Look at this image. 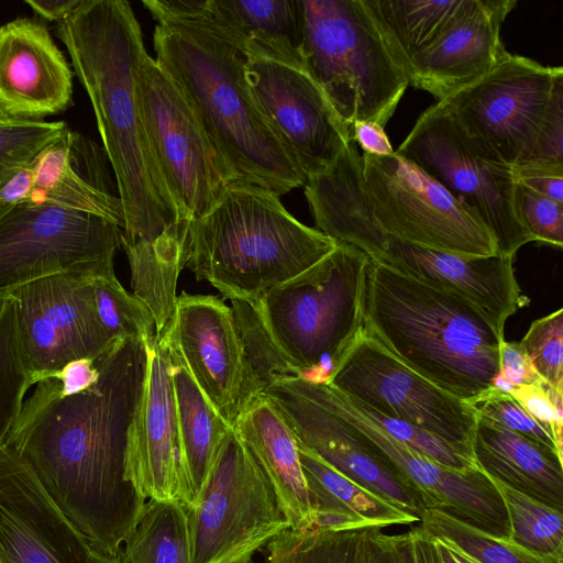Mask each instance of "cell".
<instances>
[{"label":"cell","instance_id":"6da1fadb","mask_svg":"<svg viewBox=\"0 0 563 563\" xmlns=\"http://www.w3.org/2000/svg\"><path fill=\"white\" fill-rule=\"evenodd\" d=\"M95 362L98 378L80 393L62 395L55 377L37 382L3 444L90 545L115 556L146 503L126 476L144 343L117 341Z\"/></svg>","mask_w":563,"mask_h":563},{"label":"cell","instance_id":"7a4b0ae2","mask_svg":"<svg viewBox=\"0 0 563 563\" xmlns=\"http://www.w3.org/2000/svg\"><path fill=\"white\" fill-rule=\"evenodd\" d=\"M157 21L155 62L184 95L221 159L231 186L283 196L306 178L257 106L249 56L218 32L191 0H144Z\"/></svg>","mask_w":563,"mask_h":563},{"label":"cell","instance_id":"3957f363","mask_svg":"<svg viewBox=\"0 0 563 563\" xmlns=\"http://www.w3.org/2000/svg\"><path fill=\"white\" fill-rule=\"evenodd\" d=\"M85 88L123 206L121 240H152L179 220L144 133L135 73L147 53L128 1L80 0L57 23Z\"/></svg>","mask_w":563,"mask_h":563},{"label":"cell","instance_id":"277c9868","mask_svg":"<svg viewBox=\"0 0 563 563\" xmlns=\"http://www.w3.org/2000/svg\"><path fill=\"white\" fill-rule=\"evenodd\" d=\"M364 329L410 369L473 404L499 373L504 330L463 296L369 256Z\"/></svg>","mask_w":563,"mask_h":563},{"label":"cell","instance_id":"5b68a950","mask_svg":"<svg viewBox=\"0 0 563 563\" xmlns=\"http://www.w3.org/2000/svg\"><path fill=\"white\" fill-rule=\"evenodd\" d=\"M186 266L227 299L255 303L296 277L338 243L294 218L279 196L256 186H229L202 217L185 227Z\"/></svg>","mask_w":563,"mask_h":563},{"label":"cell","instance_id":"8992f818","mask_svg":"<svg viewBox=\"0 0 563 563\" xmlns=\"http://www.w3.org/2000/svg\"><path fill=\"white\" fill-rule=\"evenodd\" d=\"M369 256L344 243L252 303L301 378L328 384L364 330Z\"/></svg>","mask_w":563,"mask_h":563},{"label":"cell","instance_id":"52a82bcc","mask_svg":"<svg viewBox=\"0 0 563 563\" xmlns=\"http://www.w3.org/2000/svg\"><path fill=\"white\" fill-rule=\"evenodd\" d=\"M303 68L351 130L385 126L409 86L364 0H301Z\"/></svg>","mask_w":563,"mask_h":563},{"label":"cell","instance_id":"ba28073f","mask_svg":"<svg viewBox=\"0 0 563 563\" xmlns=\"http://www.w3.org/2000/svg\"><path fill=\"white\" fill-rule=\"evenodd\" d=\"M322 228L338 243L352 245L410 277L463 296L503 330L507 319L527 301L515 276V257L499 253L467 256L395 239L375 221L360 183H349L333 195Z\"/></svg>","mask_w":563,"mask_h":563},{"label":"cell","instance_id":"9c48e42d","mask_svg":"<svg viewBox=\"0 0 563 563\" xmlns=\"http://www.w3.org/2000/svg\"><path fill=\"white\" fill-rule=\"evenodd\" d=\"M396 152L473 212L499 254L515 257L533 242L517 213L512 168L485 152L439 102L420 114Z\"/></svg>","mask_w":563,"mask_h":563},{"label":"cell","instance_id":"30bf717a","mask_svg":"<svg viewBox=\"0 0 563 563\" xmlns=\"http://www.w3.org/2000/svg\"><path fill=\"white\" fill-rule=\"evenodd\" d=\"M188 514L194 563H253L258 550L290 528L271 481L233 429Z\"/></svg>","mask_w":563,"mask_h":563},{"label":"cell","instance_id":"8fae6325","mask_svg":"<svg viewBox=\"0 0 563 563\" xmlns=\"http://www.w3.org/2000/svg\"><path fill=\"white\" fill-rule=\"evenodd\" d=\"M121 228L104 218L52 206L0 207V302L35 280L114 275Z\"/></svg>","mask_w":563,"mask_h":563},{"label":"cell","instance_id":"7c38bea8","mask_svg":"<svg viewBox=\"0 0 563 563\" xmlns=\"http://www.w3.org/2000/svg\"><path fill=\"white\" fill-rule=\"evenodd\" d=\"M563 86V68L507 52L484 76L438 101L492 157L526 164Z\"/></svg>","mask_w":563,"mask_h":563},{"label":"cell","instance_id":"4fadbf2b","mask_svg":"<svg viewBox=\"0 0 563 563\" xmlns=\"http://www.w3.org/2000/svg\"><path fill=\"white\" fill-rule=\"evenodd\" d=\"M361 179L371 212L386 234L461 255L498 254L478 218L396 151L386 156L363 153Z\"/></svg>","mask_w":563,"mask_h":563},{"label":"cell","instance_id":"5bb4252c","mask_svg":"<svg viewBox=\"0 0 563 563\" xmlns=\"http://www.w3.org/2000/svg\"><path fill=\"white\" fill-rule=\"evenodd\" d=\"M141 123L179 220L205 216L230 184L184 95L147 53L135 73Z\"/></svg>","mask_w":563,"mask_h":563},{"label":"cell","instance_id":"9a60e30c","mask_svg":"<svg viewBox=\"0 0 563 563\" xmlns=\"http://www.w3.org/2000/svg\"><path fill=\"white\" fill-rule=\"evenodd\" d=\"M335 390L472 455L474 407L399 362L363 330L328 382Z\"/></svg>","mask_w":563,"mask_h":563},{"label":"cell","instance_id":"2e32d148","mask_svg":"<svg viewBox=\"0 0 563 563\" xmlns=\"http://www.w3.org/2000/svg\"><path fill=\"white\" fill-rule=\"evenodd\" d=\"M263 397L296 442L339 473L419 519L424 510L380 450L325 397L321 384L297 377L268 386Z\"/></svg>","mask_w":563,"mask_h":563},{"label":"cell","instance_id":"e0dca14e","mask_svg":"<svg viewBox=\"0 0 563 563\" xmlns=\"http://www.w3.org/2000/svg\"><path fill=\"white\" fill-rule=\"evenodd\" d=\"M93 278L57 274L10 295L23 363L33 385L69 362L97 360L115 343L97 316Z\"/></svg>","mask_w":563,"mask_h":563},{"label":"cell","instance_id":"ac0fdd59","mask_svg":"<svg viewBox=\"0 0 563 563\" xmlns=\"http://www.w3.org/2000/svg\"><path fill=\"white\" fill-rule=\"evenodd\" d=\"M245 75L264 118L306 180L328 168L351 140V130L309 74L249 58Z\"/></svg>","mask_w":563,"mask_h":563},{"label":"cell","instance_id":"d6986e66","mask_svg":"<svg viewBox=\"0 0 563 563\" xmlns=\"http://www.w3.org/2000/svg\"><path fill=\"white\" fill-rule=\"evenodd\" d=\"M162 333L203 395L233 428L253 401L231 307L214 296L183 291Z\"/></svg>","mask_w":563,"mask_h":563},{"label":"cell","instance_id":"ffe728a7","mask_svg":"<svg viewBox=\"0 0 563 563\" xmlns=\"http://www.w3.org/2000/svg\"><path fill=\"white\" fill-rule=\"evenodd\" d=\"M103 147L68 126L0 190V207L52 206L124 227V212Z\"/></svg>","mask_w":563,"mask_h":563},{"label":"cell","instance_id":"44dd1931","mask_svg":"<svg viewBox=\"0 0 563 563\" xmlns=\"http://www.w3.org/2000/svg\"><path fill=\"white\" fill-rule=\"evenodd\" d=\"M329 401L384 454L424 509H435L498 537H509L500 495L479 468L461 472L443 466L395 441L360 412L340 391L321 384Z\"/></svg>","mask_w":563,"mask_h":563},{"label":"cell","instance_id":"7402d4cb","mask_svg":"<svg viewBox=\"0 0 563 563\" xmlns=\"http://www.w3.org/2000/svg\"><path fill=\"white\" fill-rule=\"evenodd\" d=\"M0 562L90 563L89 541L5 444L0 446Z\"/></svg>","mask_w":563,"mask_h":563},{"label":"cell","instance_id":"603a6c76","mask_svg":"<svg viewBox=\"0 0 563 563\" xmlns=\"http://www.w3.org/2000/svg\"><path fill=\"white\" fill-rule=\"evenodd\" d=\"M144 346L145 372L129 431L126 476L145 500L180 503L179 440L169 345L161 333Z\"/></svg>","mask_w":563,"mask_h":563},{"label":"cell","instance_id":"cb8c5ba5","mask_svg":"<svg viewBox=\"0 0 563 563\" xmlns=\"http://www.w3.org/2000/svg\"><path fill=\"white\" fill-rule=\"evenodd\" d=\"M73 71L47 27L18 18L0 26V110L10 118L43 120L64 111Z\"/></svg>","mask_w":563,"mask_h":563},{"label":"cell","instance_id":"d4e9b609","mask_svg":"<svg viewBox=\"0 0 563 563\" xmlns=\"http://www.w3.org/2000/svg\"><path fill=\"white\" fill-rule=\"evenodd\" d=\"M516 0H475L474 5L407 68L409 85L438 101L487 74L507 53L500 30Z\"/></svg>","mask_w":563,"mask_h":563},{"label":"cell","instance_id":"484cf974","mask_svg":"<svg viewBox=\"0 0 563 563\" xmlns=\"http://www.w3.org/2000/svg\"><path fill=\"white\" fill-rule=\"evenodd\" d=\"M195 9L249 58L305 69L301 0H191Z\"/></svg>","mask_w":563,"mask_h":563},{"label":"cell","instance_id":"4316f807","mask_svg":"<svg viewBox=\"0 0 563 563\" xmlns=\"http://www.w3.org/2000/svg\"><path fill=\"white\" fill-rule=\"evenodd\" d=\"M472 455L488 477L563 512V460L552 451L476 417Z\"/></svg>","mask_w":563,"mask_h":563},{"label":"cell","instance_id":"83f0119b","mask_svg":"<svg viewBox=\"0 0 563 563\" xmlns=\"http://www.w3.org/2000/svg\"><path fill=\"white\" fill-rule=\"evenodd\" d=\"M233 430L271 481L290 529L312 528L298 445L273 406L258 398L241 413Z\"/></svg>","mask_w":563,"mask_h":563},{"label":"cell","instance_id":"f1b7e54d","mask_svg":"<svg viewBox=\"0 0 563 563\" xmlns=\"http://www.w3.org/2000/svg\"><path fill=\"white\" fill-rule=\"evenodd\" d=\"M168 345L179 440L180 503L192 509L201 498L221 444L233 428L203 395L169 341Z\"/></svg>","mask_w":563,"mask_h":563},{"label":"cell","instance_id":"f546056e","mask_svg":"<svg viewBox=\"0 0 563 563\" xmlns=\"http://www.w3.org/2000/svg\"><path fill=\"white\" fill-rule=\"evenodd\" d=\"M298 445L313 527L333 530L386 528L419 519L367 490Z\"/></svg>","mask_w":563,"mask_h":563},{"label":"cell","instance_id":"4dcf8cb0","mask_svg":"<svg viewBox=\"0 0 563 563\" xmlns=\"http://www.w3.org/2000/svg\"><path fill=\"white\" fill-rule=\"evenodd\" d=\"M396 62L410 64L440 40L475 0H364Z\"/></svg>","mask_w":563,"mask_h":563},{"label":"cell","instance_id":"1f68e13d","mask_svg":"<svg viewBox=\"0 0 563 563\" xmlns=\"http://www.w3.org/2000/svg\"><path fill=\"white\" fill-rule=\"evenodd\" d=\"M115 558L119 563H194L187 507L179 501L146 500Z\"/></svg>","mask_w":563,"mask_h":563},{"label":"cell","instance_id":"d6a6232c","mask_svg":"<svg viewBox=\"0 0 563 563\" xmlns=\"http://www.w3.org/2000/svg\"><path fill=\"white\" fill-rule=\"evenodd\" d=\"M371 528L333 530L287 529L271 540L266 563H365Z\"/></svg>","mask_w":563,"mask_h":563},{"label":"cell","instance_id":"836d02e7","mask_svg":"<svg viewBox=\"0 0 563 563\" xmlns=\"http://www.w3.org/2000/svg\"><path fill=\"white\" fill-rule=\"evenodd\" d=\"M230 301L242 343L252 401L263 397L265 389L275 383L301 377L271 338L255 307L243 300Z\"/></svg>","mask_w":563,"mask_h":563},{"label":"cell","instance_id":"e575fe53","mask_svg":"<svg viewBox=\"0 0 563 563\" xmlns=\"http://www.w3.org/2000/svg\"><path fill=\"white\" fill-rule=\"evenodd\" d=\"M418 526L431 537H443L482 563H563V556L529 551L435 509H424Z\"/></svg>","mask_w":563,"mask_h":563},{"label":"cell","instance_id":"d590c367","mask_svg":"<svg viewBox=\"0 0 563 563\" xmlns=\"http://www.w3.org/2000/svg\"><path fill=\"white\" fill-rule=\"evenodd\" d=\"M509 523V539L532 552L563 556V512L494 478Z\"/></svg>","mask_w":563,"mask_h":563},{"label":"cell","instance_id":"8d00e7d4","mask_svg":"<svg viewBox=\"0 0 563 563\" xmlns=\"http://www.w3.org/2000/svg\"><path fill=\"white\" fill-rule=\"evenodd\" d=\"M92 291L99 321L113 343L125 340L145 343L157 334L150 308L128 292L115 275L93 278Z\"/></svg>","mask_w":563,"mask_h":563},{"label":"cell","instance_id":"74e56055","mask_svg":"<svg viewBox=\"0 0 563 563\" xmlns=\"http://www.w3.org/2000/svg\"><path fill=\"white\" fill-rule=\"evenodd\" d=\"M32 385L20 349L14 301L9 296L0 302V446L18 419Z\"/></svg>","mask_w":563,"mask_h":563},{"label":"cell","instance_id":"f35d334b","mask_svg":"<svg viewBox=\"0 0 563 563\" xmlns=\"http://www.w3.org/2000/svg\"><path fill=\"white\" fill-rule=\"evenodd\" d=\"M66 126L64 121L0 119V190Z\"/></svg>","mask_w":563,"mask_h":563},{"label":"cell","instance_id":"ab89813d","mask_svg":"<svg viewBox=\"0 0 563 563\" xmlns=\"http://www.w3.org/2000/svg\"><path fill=\"white\" fill-rule=\"evenodd\" d=\"M344 397L391 439L417 453L452 470L467 472L478 468L473 457L428 431L402 420L384 416L356 400Z\"/></svg>","mask_w":563,"mask_h":563},{"label":"cell","instance_id":"60d3db41","mask_svg":"<svg viewBox=\"0 0 563 563\" xmlns=\"http://www.w3.org/2000/svg\"><path fill=\"white\" fill-rule=\"evenodd\" d=\"M520 344L540 379L563 391V309L534 320Z\"/></svg>","mask_w":563,"mask_h":563},{"label":"cell","instance_id":"b9f144b4","mask_svg":"<svg viewBox=\"0 0 563 563\" xmlns=\"http://www.w3.org/2000/svg\"><path fill=\"white\" fill-rule=\"evenodd\" d=\"M471 405L475 409L476 417L520 434L562 459V450L551 433L539 424L511 395L492 388Z\"/></svg>","mask_w":563,"mask_h":563},{"label":"cell","instance_id":"7bdbcfd3","mask_svg":"<svg viewBox=\"0 0 563 563\" xmlns=\"http://www.w3.org/2000/svg\"><path fill=\"white\" fill-rule=\"evenodd\" d=\"M516 209L518 217L533 242L563 246V205L539 195L516 181Z\"/></svg>","mask_w":563,"mask_h":563},{"label":"cell","instance_id":"ee69618b","mask_svg":"<svg viewBox=\"0 0 563 563\" xmlns=\"http://www.w3.org/2000/svg\"><path fill=\"white\" fill-rule=\"evenodd\" d=\"M510 395L518 404L554 438L562 450L563 391L544 383L516 387Z\"/></svg>","mask_w":563,"mask_h":563},{"label":"cell","instance_id":"f6af8a7d","mask_svg":"<svg viewBox=\"0 0 563 563\" xmlns=\"http://www.w3.org/2000/svg\"><path fill=\"white\" fill-rule=\"evenodd\" d=\"M499 374L515 387L543 383L520 342L505 339L500 344Z\"/></svg>","mask_w":563,"mask_h":563},{"label":"cell","instance_id":"bcb514c9","mask_svg":"<svg viewBox=\"0 0 563 563\" xmlns=\"http://www.w3.org/2000/svg\"><path fill=\"white\" fill-rule=\"evenodd\" d=\"M96 362L88 358L76 360L66 364L59 372L49 377L59 380L62 395L68 396L90 387L98 378Z\"/></svg>","mask_w":563,"mask_h":563},{"label":"cell","instance_id":"7dc6e473","mask_svg":"<svg viewBox=\"0 0 563 563\" xmlns=\"http://www.w3.org/2000/svg\"><path fill=\"white\" fill-rule=\"evenodd\" d=\"M516 181L563 205V175L530 168H512Z\"/></svg>","mask_w":563,"mask_h":563},{"label":"cell","instance_id":"c3c4849f","mask_svg":"<svg viewBox=\"0 0 563 563\" xmlns=\"http://www.w3.org/2000/svg\"><path fill=\"white\" fill-rule=\"evenodd\" d=\"M351 139L363 150V153L386 156L395 152L384 126L376 122H354L351 125Z\"/></svg>","mask_w":563,"mask_h":563},{"label":"cell","instance_id":"681fc988","mask_svg":"<svg viewBox=\"0 0 563 563\" xmlns=\"http://www.w3.org/2000/svg\"><path fill=\"white\" fill-rule=\"evenodd\" d=\"M80 0H26L25 3L42 19L49 22L63 21Z\"/></svg>","mask_w":563,"mask_h":563},{"label":"cell","instance_id":"f907efd6","mask_svg":"<svg viewBox=\"0 0 563 563\" xmlns=\"http://www.w3.org/2000/svg\"><path fill=\"white\" fill-rule=\"evenodd\" d=\"M429 537L433 544L437 563H482L453 541L443 537Z\"/></svg>","mask_w":563,"mask_h":563},{"label":"cell","instance_id":"816d5d0a","mask_svg":"<svg viewBox=\"0 0 563 563\" xmlns=\"http://www.w3.org/2000/svg\"><path fill=\"white\" fill-rule=\"evenodd\" d=\"M415 563H437L431 538L419 527L409 529Z\"/></svg>","mask_w":563,"mask_h":563},{"label":"cell","instance_id":"f5cc1de1","mask_svg":"<svg viewBox=\"0 0 563 563\" xmlns=\"http://www.w3.org/2000/svg\"><path fill=\"white\" fill-rule=\"evenodd\" d=\"M90 563H119L117 558L90 545Z\"/></svg>","mask_w":563,"mask_h":563},{"label":"cell","instance_id":"db71d44e","mask_svg":"<svg viewBox=\"0 0 563 563\" xmlns=\"http://www.w3.org/2000/svg\"><path fill=\"white\" fill-rule=\"evenodd\" d=\"M5 117H8V115H5V114L0 110V119L5 118Z\"/></svg>","mask_w":563,"mask_h":563},{"label":"cell","instance_id":"11a10c76","mask_svg":"<svg viewBox=\"0 0 563 563\" xmlns=\"http://www.w3.org/2000/svg\"><path fill=\"white\" fill-rule=\"evenodd\" d=\"M1 563V562H0Z\"/></svg>","mask_w":563,"mask_h":563}]
</instances>
